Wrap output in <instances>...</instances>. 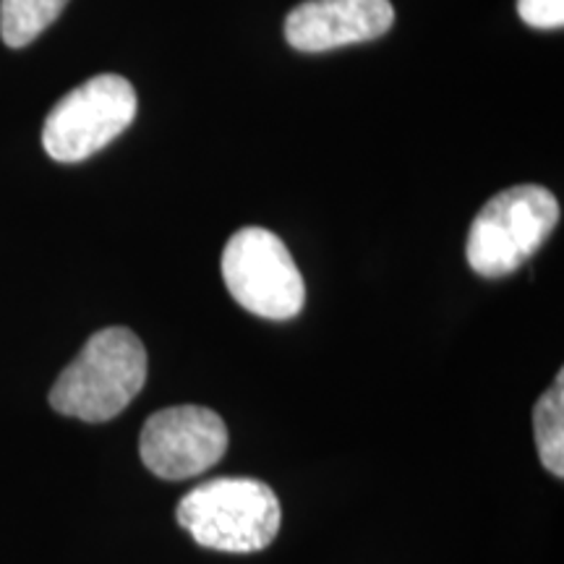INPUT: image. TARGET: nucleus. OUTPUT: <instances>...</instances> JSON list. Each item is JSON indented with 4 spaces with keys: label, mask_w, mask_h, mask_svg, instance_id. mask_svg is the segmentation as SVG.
Instances as JSON below:
<instances>
[{
    "label": "nucleus",
    "mask_w": 564,
    "mask_h": 564,
    "mask_svg": "<svg viewBox=\"0 0 564 564\" xmlns=\"http://www.w3.org/2000/svg\"><path fill=\"white\" fill-rule=\"evenodd\" d=\"M175 520L204 549L230 554L262 552L280 531V499L257 478H212L175 507Z\"/></svg>",
    "instance_id": "f03ea898"
},
{
    "label": "nucleus",
    "mask_w": 564,
    "mask_h": 564,
    "mask_svg": "<svg viewBox=\"0 0 564 564\" xmlns=\"http://www.w3.org/2000/svg\"><path fill=\"white\" fill-rule=\"evenodd\" d=\"M137 89L116 74L91 76L47 112L42 147L55 162H82L129 129L137 118Z\"/></svg>",
    "instance_id": "20e7f679"
},
{
    "label": "nucleus",
    "mask_w": 564,
    "mask_h": 564,
    "mask_svg": "<svg viewBox=\"0 0 564 564\" xmlns=\"http://www.w3.org/2000/svg\"><path fill=\"white\" fill-rule=\"evenodd\" d=\"M392 24L390 0H306L288 13L285 40L301 53H327L382 37Z\"/></svg>",
    "instance_id": "0eeeda50"
},
{
    "label": "nucleus",
    "mask_w": 564,
    "mask_h": 564,
    "mask_svg": "<svg viewBox=\"0 0 564 564\" xmlns=\"http://www.w3.org/2000/svg\"><path fill=\"white\" fill-rule=\"evenodd\" d=\"M68 0H0V37L9 47H26L61 17Z\"/></svg>",
    "instance_id": "1a4fd4ad"
},
{
    "label": "nucleus",
    "mask_w": 564,
    "mask_h": 564,
    "mask_svg": "<svg viewBox=\"0 0 564 564\" xmlns=\"http://www.w3.org/2000/svg\"><path fill=\"white\" fill-rule=\"evenodd\" d=\"M223 280L246 312L262 319H295L306 303V282L295 259L267 228H241L223 251Z\"/></svg>",
    "instance_id": "39448f33"
},
{
    "label": "nucleus",
    "mask_w": 564,
    "mask_h": 564,
    "mask_svg": "<svg viewBox=\"0 0 564 564\" xmlns=\"http://www.w3.org/2000/svg\"><path fill=\"white\" fill-rule=\"evenodd\" d=\"M147 382V350L131 329L108 327L84 343L51 390L53 411L102 423L121 415Z\"/></svg>",
    "instance_id": "f257e3e1"
},
{
    "label": "nucleus",
    "mask_w": 564,
    "mask_h": 564,
    "mask_svg": "<svg viewBox=\"0 0 564 564\" xmlns=\"http://www.w3.org/2000/svg\"><path fill=\"white\" fill-rule=\"evenodd\" d=\"M560 223V202L544 186L523 183L491 196L470 223L465 259L481 278H507L533 257Z\"/></svg>",
    "instance_id": "7ed1b4c3"
},
{
    "label": "nucleus",
    "mask_w": 564,
    "mask_h": 564,
    "mask_svg": "<svg viewBox=\"0 0 564 564\" xmlns=\"http://www.w3.org/2000/svg\"><path fill=\"white\" fill-rule=\"evenodd\" d=\"M535 447L541 463L556 478L564 476V371L556 373L554 384L533 408Z\"/></svg>",
    "instance_id": "6e6552de"
},
{
    "label": "nucleus",
    "mask_w": 564,
    "mask_h": 564,
    "mask_svg": "<svg viewBox=\"0 0 564 564\" xmlns=\"http://www.w3.org/2000/svg\"><path fill=\"white\" fill-rule=\"evenodd\" d=\"M518 13L533 30H562L564 0H518Z\"/></svg>",
    "instance_id": "9d476101"
},
{
    "label": "nucleus",
    "mask_w": 564,
    "mask_h": 564,
    "mask_svg": "<svg viewBox=\"0 0 564 564\" xmlns=\"http://www.w3.org/2000/svg\"><path fill=\"white\" fill-rule=\"evenodd\" d=\"M225 449V421L202 405H175L150 415L139 440L141 460L165 481H186L204 474L223 460Z\"/></svg>",
    "instance_id": "423d86ee"
}]
</instances>
